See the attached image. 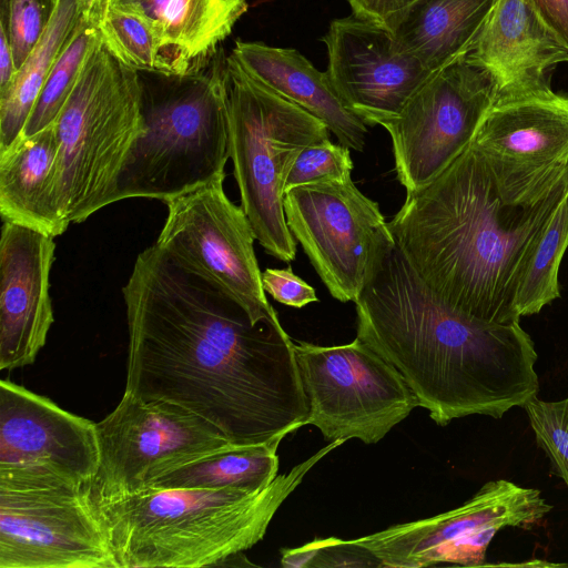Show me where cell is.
<instances>
[{"instance_id":"2","label":"cell","mask_w":568,"mask_h":568,"mask_svg":"<svg viewBox=\"0 0 568 568\" xmlns=\"http://www.w3.org/2000/svg\"><path fill=\"white\" fill-rule=\"evenodd\" d=\"M357 336L404 377L439 426L501 418L537 396V353L519 322L484 320L434 292L395 244L355 302Z\"/></svg>"},{"instance_id":"17","label":"cell","mask_w":568,"mask_h":568,"mask_svg":"<svg viewBox=\"0 0 568 568\" xmlns=\"http://www.w3.org/2000/svg\"><path fill=\"white\" fill-rule=\"evenodd\" d=\"M321 41L334 90L367 126L397 116L434 73L403 51L386 26L354 14L332 20Z\"/></svg>"},{"instance_id":"5","label":"cell","mask_w":568,"mask_h":568,"mask_svg":"<svg viewBox=\"0 0 568 568\" xmlns=\"http://www.w3.org/2000/svg\"><path fill=\"white\" fill-rule=\"evenodd\" d=\"M226 55L204 70L161 85L143 83L144 132L131 146L111 202L144 197L164 203L225 179L229 150Z\"/></svg>"},{"instance_id":"6","label":"cell","mask_w":568,"mask_h":568,"mask_svg":"<svg viewBox=\"0 0 568 568\" xmlns=\"http://www.w3.org/2000/svg\"><path fill=\"white\" fill-rule=\"evenodd\" d=\"M142 97L138 70L121 62L100 34L53 122L55 199L68 224L112 204L123 162L144 132Z\"/></svg>"},{"instance_id":"32","label":"cell","mask_w":568,"mask_h":568,"mask_svg":"<svg viewBox=\"0 0 568 568\" xmlns=\"http://www.w3.org/2000/svg\"><path fill=\"white\" fill-rule=\"evenodd\" d=\"M349 150L333 143L329 138L310 144L294 162L286 179L285 192L323 179L352 176L354 163Z\"/></svg>"},{"instance_id":"8","label":"cell","mask_w":568,"mask_h":568,"mask_svg":"<svg viewBox=\"0 0 568 568\" xmlns=\"http://www.w3.org/2000/svg\"><path fill=\"white\" fill-rule=\"evenodd\" d=\"M294 351L308 406L306 425L331 442L375 444L419 406L400 373L358 337L334 346L297 341Z\"/></svg>"},{"instance_id":"19","label":"cell","mask_w":568,"mask_h":568,"mask_svg":"<svg viewBox=\"0 0 568 568\" xmlns=\"http://www.w3.org/2000/svg\"><path fill=\"white\" fill-rule=\"evenodd\" d=\"M467 55L489 73L497 98L548 84V71L568 62V48L529 0H497Z\"/></svg>"},{"instance_id":"36","label":"cell","mask_w":568,"mask_h":568,"mask_svg":"<svg viewBox=\"0 0 568 568\" xmlns=\"http://www.w3.org/2000/svg\"><path fill=\"white\" fill-rule=\"evenodd\" d=\"M16 73L17 68L10 41L6 31L0 28V93L9 88Z\"/></svg>"},{"instance_id":"1","label":"cell","mask_w":568,"mask_h":568,"mask_svg":"<svg viewBox=\"0 0 568 568\" xmlns=\"http://www.w3.org/2000/svg\"><path fill=\"white\" fill-rule=\"evenodd\" d=\"M129 332L125 393L207 420L235 445L306 425L294 342L155 244L122 288Z\"/></svg>"},{"instance_id":"37","label":"cell","mask_w":568,"mask_h":568,"mask_svg":"<svg viewBox=\"0 0 568 568\" xmlns=\"http://www.w3.org/2000/svg\"><path fill=\"white\" fill-rule=\"evenodd\" d=\"M82 20L90 27L99 29L110 4V0H78Z\"/></svg>"},{"instance_id":"16","label":"cell","mask_w":568,"mask_h":568,"mask_svg":"<svg viewBox=\"0 0 568 568\" xmlns=\"http://www.w3.org/2000/svg\"><path fill=\"white\" fill-rule=\"evenodd\" d=\"M0 568H119L90 485L0 489Z\"/></svg>"},{"instance_id":"20","label":"cell","mask_w":568,"mask_h":568,"mask_svg":"<svg viewBox=\"0 0 568 568\" xmlns=\"http://www.w3.org/2000/svg\"><path fill=\"white\" fill-rule=\"evenodd\" d=\"M109 7L135 13L153 27L166 78L209 67L248 8L246 0H110Z\"/></svg>"},{"instance_id":"35","label":"cell","mask_w":568,"mask_h":568,"mask_svg":"<svg viewBox=\"0 0 568 568\" xmlns=\"http://www.w3.org/2000/svg\"><path fill=\"white\" fill-rule=\"evenodd\" d=\"M545 24L568 48V0H529Z\"/></svg>"},{"instance_id":"15","label":"cell","mask_w":568,"mask_h":568,"mask_svg":"<svg viewBox=\"0 0 568 568\" xmlns=\"http://www.w3.org/2000/svg\"><path fill=\"white\" fill-rule=\"evenodd\" d=\"M100 465L90 493L97 505L144 488L160 470L232 444L214 425L173 404L123 394L97 423Z\"/></svg>"},{"instance_id":"34","label":"cell","mask_w":568,"mask_h":568,"mask_svg":"<svg viewBox=\"0 0 568 568\" xmlns=\"http://www.w3.org/2000/svg\"><path fill=\"white\" fill-rule=\"evenodd\" d=\"M352 14L389 27L417 0H346Z\"/></svg>"},{"instance_id":"26","label":"cell","mask_w":568,"mask_h":568,"mask_svg":"<svg viewBox=\"0 0 568 568\" xmlns=\"http://www.w3.org/2000/svg\"><path fill=\"white\" fill-rule=\"evenodd\" d=\"M568 248V190L524 260L515 287V307L521 316L539 313L560 297L559 267Z\"/></svg>"},{"instance_id":"33","label":"cell","mask_w":568,"mask_h":568,"mask_svg":"<svg viewBox=\"0 0 568 568\" xmlns=\"http://www.w3.org/2000/svg\"><path fill=\"white\" fill-rule=\"evenodd\" d=\"M262 283L265 293L286 306L302 308L318 301L315 290L294 274L290 265L286 268H266L262 272Z\"/></svg>"},{"instance_id":"10","label":"cell","mask_w":568,"mask_h":568,"mask_svg":"<svg viewBox=\"0 0 568 568\" xmlns=\"http://www.w3.org/2000/svg\"><path fill=\"white\" fill-rule=\"evenodd\" d=\"M470 145L505 204L534 205L568 172V93L548 83L497 97Z\"/></svg>"},{"instance_id":"25","label":"cell","mask_w":568,"mask_h":568,"mask_svg":"<svg viewBox=\"0 0 568 568\" xmlns=\"http://www.w3.org/2000/svg\"><path fill=\"white\" fill-rule=\"evenodd\" d=\"M81 23L78 0H60L42 38L18 69L9 88L0 93V153L21 138L51 69Z\"/></svg>"},{"instance_id":"3","label":"cell","mask_w":568,"mask_h":568,"mask_svg":"<svg viewBox=\"0 0 568 568\" xmlns=\"http://www.w3.org/2000/svg\"><path fill=\"white\" fill-rule=\"evenodd\" d=\"M568 190V172L539 202L505 204L469 144L444 171L406 192L388 222L410 265L444 301L470 315L519 322L515 287L529 248Z\"/></svg>"},{"instance_id":"24","label":"cell","mask_w":568,"mask_h":568,"mask_svg":"<svg viewBox=\"0 0 568 568\" xmlns=\"http://www.w3.org/2000/svg\"><path fill=\"white\" fill-rule=\"evenodd\" d=\"M282 437L265 443L229 444L165 467L145 486L189 489H240L258 493L277 476Z\"/></svg>"},{"instance_id":"27","label":"cell","mask_w":568,"mask_h":568,"mask_svg":"<svg viewBox=\"0 0 568 568\" xmlns=\"http://www.w3.org/2000/svg\"><path fill=\"white\" fill-rule=\"evenodd\" d=\"M100 38V31L83 22L51 69L22 136H29L51 125L71 94L85 59Z\"/></svg>"},{"instance_id":"9","label":"cell","mask_w":568,"mask_h":568,"mask_svg":"<svg viewBox=\"0 0 568 568\" xmlns=\"http://www.w3.org/2000/svg\"><path fill=\"white\" fill-rule=\"evenodd\" d=\"M285 219L329 294L356 302L395 244L377 202L352 176L323 179L285 192Z\"/></svg>"},{"instance_id":"14","label":"cell","mask_w":568,"mask_h":568,"mask_svg":"<svg viewBox=\"0 0 568 568\" xmlns=\"http://www.w3.org/2000/svg\"><path fill=\"white\" fill-rule=\"evenodd\" d=\"M99 465L97 423L0 381V489L88 486Z\"/></svg>"},{"instance_id":"30","label":"cell","mask_w":568,"mask_h":568,"mask_svg":"<svg viewBox=\"0 0 568 568\" xmlns=\"http://www.w3.org/2000/svg\"><path fill=\"white\" fill-rule=\"evenodd\" d=\"M523 408L538 446L549 458L551 471L568 487V397L546 402L534 396Z\"/></svg>"},{"instance_id":"7","label":"cell","mask_w":568,"mask_h":568,"mask_svg":"<svg viewBox=\"0 0 568 568\" xmlns=\"http://www.w3.org/2000/svg\"><path fill=\"white\" fill-rule=\"evenodd\" d=\"M229 150L245 212L258 244L273 257L292 262L296 240L288 230L284 196L288 173L310 144L329 129L296 103L265 85L226 55Z\"/></svg>"},{"instance_id":"18","label":"cell","mask_w":568,"mask_h":568,"mask_svg":"<svg viewBox=\"0 0 568 568\" xmlns=\"http://www.w3.org/2000/svg\"><path fill=\"white\" fill-rule=\"evenodd\" d=\"M54 237L3 221L0 239V369L31 365L54 322L49 278Z\"/></svg>"},{"instance_id":"22","label":"cell","mask_w":568,"mask_h":568,"mask_svg":"<svg viewBox=\"0 0 568 568\" xmlns=\"http://www.w3.org/2000/svg\"><path fill=\"white\" fill-rule=\"evenodd\" d=\"M58 139L53 123L0 153V213L52 237L65 232L55 199Z\"/></svg>"},{"instance_id":"31","label":"cell","mask_w":568,"mask_h":568,"mask_svg":"<svg viewBox=\"0 0 568 568\" xmlns=\"http://www.w3.org/2000/svg\"><path fill=\"white\" fill-rule=\"evenodd\" d=\"M283 567H381L365 548L335 537L315 539L297 548L282 549Z\"/></svg>"},{"instance_id":"13","label":"cell","mask_w":568,"mask_h":568,"mask_svg":"<svg viewBox=\"0 0 568 568\" xmlns=\"http://www.w3.org/2000/svg\"><path fill=\"white\" fill-rule=\"evenodd\" d=\"M210 182L166 202L155 245L222 288L257 318H277L267 301L254 251L255 234L241 206Z\"/></svg>"},{"instance_id":"4","label":"cell","mask_w":568,"mask_h":568,"mask_svg":"<svg viewBox=\"0 0 568 568\" xmlns=\"http://www.w3.org/2000/svg\"><path fill=\"white\" fill-rule=\"evenodd\" d=\"M336 439L258 493L148 486L97 505L119 568L224 564L263 539L285 499Z\"/></svg>"},{"instance_id":"21","label":"cell","mask_w":568,"mask_h":568,"mask_svg":"<svg viewBox=\"0 0 568 568\" xmlns=\"http://www.w3.org/2000/svg\"><path fill=\"white\" fill-rule=\"evenodd\" d=\"M231 54L252 77L323 121L339 144L364 150L368 126L345 108L326 71L300 51L237 40Z\"/></svg>"},{"instance_id":"23","label":"cell","mask_w":568,"mask_h":568,"mask_svg":"<svg viewBox=\"0 0 568 568\" xmlns=\"http://www.w3.org/2000/svg\"><path fill=\"white\" fill-rule=\"evenodd\" d=\"M497 0H417L387 27L430 72L466 55Z\"/></svg>"},{"instance_id":"12","label":"cell","mask_w":568,"mask_h":568,"mask_svg":"<svg viewBox=\"0 0 568 568\" xmlns=\"http://www.w3.org/2000/svg\"><path fill=\"white\" fill-rule=\"evenodd\" d=\"M495 99L491 77L466 54L434 72L400 113L382 124L406 192L429 183L470 144Z\"/></svg>"},{"instance_id":"29","label":"cell","mask_w":568,"mask_h":568,"mask_svg":"<svg viewBox=\"0 0 568 568\" xmlns=\"http://www.w3.org/2000/svg\"><path fill=\"white\" fill-rule=\"evenodd\" d=\"M60 0H0V28L10 41L17 71L51 23Z\"/></svg>"},{"instance_id":"28","label":"cell","mask_w":568,"mask_h":568,"mask_svg":"<svg viewBox=\"0 0 568 568\" xmlns=\"http://www.w3.org/2000/svg\"><path fill=\"white\" fill-rule=\"evenodd\" d=\"M108 49L124 64L164 75L162 43L142 17L109 7L99 27Z\"/></svg>"},{"instance_id":"11","label":"cell","mask_w":568,"mask_h":568,"mask_svg":"<svg viewBox=\"0 0 568 568\" xmlns=\"http://www.w3.org/2000/svg\"><path fill=\"white\" fill-rule=\"evenodd\" d=\"M551 508L538 489L496 479L457 508L352 540L367 549L381 567L490 566L486 551L498 530L529 529Z\"/></svg>"}]
</instances>
